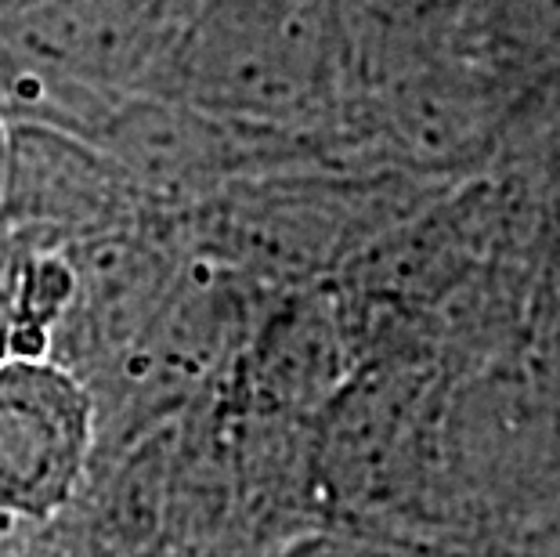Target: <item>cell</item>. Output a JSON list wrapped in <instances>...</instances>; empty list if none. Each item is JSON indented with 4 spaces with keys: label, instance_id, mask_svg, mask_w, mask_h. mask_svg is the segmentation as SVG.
Instances as JSON below:
<instances>
[{
    "label": "cell",
    "instance_id": "7a4b0ae2",
    "mask_svg": "<svg viewBox=\"0 0 560 557\" xmlns=\"http://www.w3.org/2000/svg\"><path fill=\"white\" fill-rule=\"evenodd\" d=\"M196 0H26L8 22L19 80L83 94L120 91L171 62Z\"/></svg>",
    "mask_w": 560,
    "mask_h": 557
},
{
    "label": "cell",
    "instance_id": "52a82bcc",
    "mask_svg": "<svg viewBox=\"0 0 560 557\" xmlns=\"http://www.w3.org/2000/svg\"><path fill=\"white\" fill-rule=\"evenodd\" d=\"M351 73L365 84L448 58L470 0H332Z\"/></svg>",
    "mask_w": 560,
    "mask_h": 557
},
{
    "label": "cell",
    "instance_id": "5b68a950",
    "mask_svg": "<svg viewBox=\"0 0 560 557\" xmlns=\"http://www.w3.org/2000/svg\"><path fill=\"white\" fill-rule=\"evenodd\" d=\"M373 91L380 135L420 167L467 160L492 130L495 94L456 55L380 80Z\"/></svg>",
    "mask_w": 560,
    "mask_h": 557
},
{
    "label": "cell",
    "instance_id": "ba28073f",
    "mask_svg": "<svg viewBox=\"0 0 560 557\" xmlns=\"http://www.w3.org/2000/svg\"><path fill=\"white\" fill-rule=\"evenodd\" d=\"M343 340L332 304H290L257 340L254 391L276 406H315L343 384Z\"/></svg>",
    "mask_w": 560,
    "mask_h": 557
},
{
    "label": "cell",
    "instance_id": "8992f818",
    "mask_svg": "<svg viewBox=\"0 0 560 557\" xmlns=\"http://www.w3.org/2000/svg\"><path fill=\"white\" fill-rule=\"evenodd\" d=\"M135 196L127 177L94 146L73 141L62 127H22L4 146L0 199L26 221L98 224L120 214Z\"/></svg>",
    "mask_w": 560,
    "mask_h": 557
},
{
    "label": "cell",
    "instance_id": "30bf717a",
    "mask_svg": "<svg viewBox=\"0 0 560 557\" xmlns=\"http://www.w3.org/2000/svg\"><path fill=\"white\" fill-rule=\"evenodd\" d=\"M0 182H4V146H0Z\"/></svg>",
    "mask_w": 560,
    "mask_h": 557
},
{
    "label": "cell",
    "instance_id": "6da1fadb",
    "mask_svg": "<svg viewBox=\"0 0 560 557\" xmlns=\"http://www.w3.org/2000/svg\"><path fill=\"white\" fill-rule=\"evenodd\" d=\"M177 98L271 138H307L351 77L332 0H196L171 62Z\"/></svg>",
    "mask_w": 560,
    "mask_h": 557
},
{
    "label": "cell",
    "instance_id": "9c48e42d",
    "mask_svg": "<svg viewBox=\"0 0 560 557\" xmlns=\"http://www.w3.org/2000/svg\"><path fill=\"white\" fill-rule=\"evenodd\" d=\"M481 37L521 73H560V0H470Z\"/></svg>",
    "mask_w": 560,
    "mask_h": 557
},
{
    "label": "cell",
    "instance_id": "277c9868",
    "mask_svg": "<svg viewBox=\"0 0 560 557\" xmlns=\"http://www.w3.org/2000/svg\"><path fill=\"white\" fill-rule=\"evenodd\" d=\"M88 402L55 365L15 355L0 365V496L47 511L77 481Z\"/></svg>",
    "mask_w": 560,
    "mask_h": 557
},
{
    "label": "cell",
    "instance_id": "3957f363",
    "mask_svg": "<svg viewBox=\"0 0 560 557\" xmlns=\"http://www.w3.org/2000/svg\"><path fill=\"white\" fill-rule=\"evenodd\" d=\"M257 130L229 124L185 98L135 91L98 116V135L91 141L127 185L156 199H199L232 185L254 156Z\"/></svg>",
    "mask_w": 560,
    "mask_h": 557
}]
</instances>
